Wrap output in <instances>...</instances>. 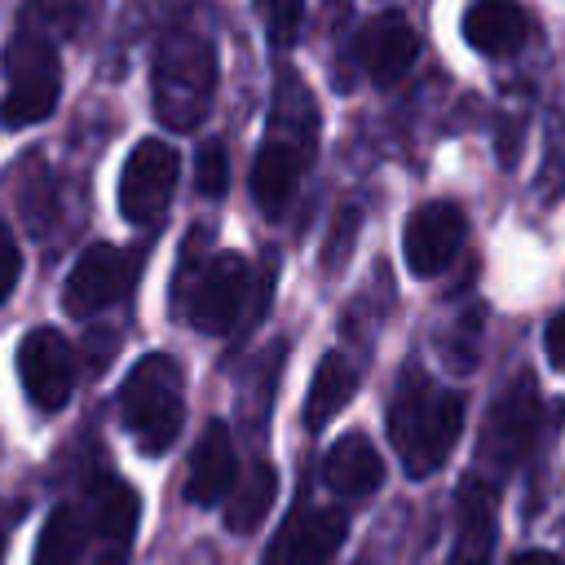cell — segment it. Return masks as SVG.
<instances>
[{
	"mask_svg": "<svg viewBox=\"0 0 565 565\" xmlns=\"http://www.w3.org/2000/svg\"><path fill=\"white\" fill-rule=\"evenodd\" d=\"M322 481H327L335 494H344V499H366V494H375L380 481H384V459H380V450L371 446V437L344 433V437L327 450V459H322Z\"/></svg>",
	"mask_w": 565,
	"mask_h": 565,
	"instance_id": "5bb4252c",
	"label": "cell"
},
{
	"mask_svg": "<svg viewBox=\"0 0 565 565\" xmlns=\"http://www.w3.org/2000/svg\"><path fill=\"white\" fill-rule=\"evenodd\" d=\"M93 18V0H26L18 9V35H35L44 44H62L79 35Z\"/></svg>",
	"mask_w": 565,
	"mask_h": 565,
	"instance_id": "44dd1931",
	"label": "cell"
},
{
	"mask_svg": "<svg viewBox=\"0 0 565 565\" xmlns=\"http://www.w3.org/2000/svg\"><path fill=\"white\" fill-rule=\"evenodd\" d=\"M4 530H9V508L0 503V547H4Z\"/></svg>",
	"mask_w": 565,
	"mask_h": 565,
	"instance_id": "f546056e",
	"label": "cell"
},
{
	"mask_svg": "<svg viewBox=\"0 0 565 565\" xmlns=\"http://www.w3.org/2000/svg\"><path fill=\"white\" fill-rule=\"evenodd\" d=\"M124 424L141 455H163L181 424H185V397H181V366L168 353H146L119 393Z\"/></svg>",
	"mask_w": 565,
	"mask_h": 565,
	"instance_id": "3957f363",
	"label": "cell"
},
{
	"mask_svg": "<svg viewBox=\"0 0 565 565\" xmlns=\"http://www.w3.org/2000/svg\"><path fill=\"white\" fill-rule=\"evenodd\" d=\"M84 539H88L84 512L71 508V503H57V508L44 516V530H40V539H35V565H79Z\"/></svg>",
	"mask_w": 565,
	"mask_h": 565,
	"instance_id": "7402d4cb",
	"label": "cell"
},
{
	"mask_svg": "<svg viewBox=\"0 0 565 565\" xmlns=\"http://www.w3.org/2000/svg\"><path fill=\"white\" fill-rule=\"evenodd\" d=\"M230 486H234V437L225 419H212L203 437L194 441L190 472H185V499L199 508H212L225 499Z\"/></svg>",
	"mask_w": 565,
	"mask_h": 565,
	"instance_id": "7c38bea8",
	"label": "cell"
},
{
	"mask_svg": "<svg viewBox=\"0 0 565 565\" xmlns=\"http://www.w3.org/2000/svg\"><path fill=\"white\" fill-rule=\"evenodd\" d=\"M62 93V66H35V71H18L9 75V88L0 97V124L4 128H31L40 119L53 115Z\"/></svg>",
	"mask_w": 565,
	"mask_h": 565,
	"instance_id": "2e32d148",
	"label": "cell"
},
{
	"mask_svg": "<svg viewBox=\"0 0 565 565\" xmlns=\"http://www.w3.org/2000/svg\"><path fill=\"white\" fill-rule=\"evenodd\" d=\"M194 185L203 199H221L230 190V154L221 141H203L194 154Z\"/></svg>",
	"mask_w": 565,
	"mask_h": 565,
	"instance_id": "cb8c5ba5",
	"label": "cell"
},
{
	"mask_svg": "<svg viewBox=\"0 0 565 565\" xmlns=\"http://www.w3.org/2000/svg\"><path fill=\"white\" fill-rule=\"evenodd\" d=\"M463 40L477 53H512L525 40V13L516 0H472L463 13Z\"/></svg>",
	"mask_w": 565,
	"mask_h": 565,
	"instance_id": "d6986e66",
	"label": "cell"
},
{
	"mask_svg": "<svg viewBox=\"0 0 565 565\" xmlns=\"http://www.w3.org/2000/svg\"><path fill=\"white\" fill-rule=\"evenodd\" d=\"M309 146L282 137V132H269V141L260 146L256 163H252V194L260 203L265 216H282L287 203L296 199V185H300V172L309 163Z\"/></svg>",
	"mask_w": 565,
	"mask_h": 565,
	"instance_id": "8fae6325",
	"label": "cell"
},
{
	"mask_svg": "<svg viewBox=\"0 0 565 565\" xmlns=\"http://www.w3.org/2000/svg\"><path fill=\"white\" fill-rule=\"evenodd\" d=\"M543 349H547V362L565 375V305L552 313V322H547V331H543Z\"/></svg>",
	"mask_w": 565,
	"mask_h": 565,
	"instance_id": "83f0119b",
	"label": "cell"
},
{
	"mask_svg": "<svg viewBox=\"0 0 565 565\" xmlns=\"http://www.w3.org/2000/svg\"><path fill=\"white\" fill-rule=\"evenodd\" d=\"M539 424H543L539 384H534V375L521 371V375L508 380V388L499 393V402L486 415V428H481V441H477L481 468H494V472L516 468L525 459V450L534 446Z\"/></svg>",
	"mask_w": 565,
	"mask_h": 565,
	"instance_id": "277c9868",
	"label": "cell"
},
{
	"mask_svg": "<svg viewBox=\"0 0 565 565\" xmlns=\"http://www.w3.org/2000/svg\"><path fill=\"white\" fill-rule=\"evenodd\" d=\"M132 256L115 243H88L75 260V269L66 274L62 287V309L71 318H93L102 309H110L128 287H132Z\"/></svg>",
	"mask_w": 565,
	"mask_h": 565,
	"instance_id": "8992f818",
	"label": "cell"
},
{
	"mask_svg": "<svg viewBox=\"0 0 565 565\" xmlns=\"http://www.w3.org/2000/svg\"><path fill=\"white\" fill-rule=\"evenodd\" d=\"M154 115L172 132H194L216 97V49L194 22L168 26V35L154 49Z\"/></svg>",
	"mask_w": 565,
	"mask_h": 565,
	"instance_id": "7a4b0ae2",
	"label": "cell"
},
{
	"mask_svg": "<svg viewBox=\"0 0 565 565\" xmlns=\"http://www.w3.org/2000/svg\"><path fill=\"white\" fill-rule=\"evenodd\" d=\"M463 234H468V216H463L459 203L437 199V203L415 207L411 221H406V234H402V252H406L411 274H419V278L441 274L459 256Z\"/></svg>",
	"mask_w": 565,
	"mask_h": 565,
	"instance_id": "ba28073f",
	"label": "cell"
},
{
	"mask_svg": "<svg viewBox=\"0 0 565 565\" xmlns=\"http://www.w3.org/2000/svg\"><path fill=\"white\" fill-rule=\"evenodd\" d=\"M260 18H265V31L278 49H287L300 31V18H305V0H256Z\"/></svg>",
	"mask_w": 565,
	"mask_h": 565,
	"instance_id": "484cf974",
	"label": "cell"
},
{
	"mask_svg": "<svg viewBox=\"0 0 565 565\" xmlns=\"http://www.w3.org/2000/svg\"><path fill=\"white\" fill-rule=\"evenodd\" d=\"M137 516H141V499L128 481L119 477H102L88 494V534H97L102 543H110L115 552L128 547L132 530H137Z\"/></svg>",
	"mask_w": 565,
	"mask_h": 565,
	"instance_id": "e0dca14e",
	"label": "cell"
},
{
	"mask_svg": "<svg viewBox=\"0 0 565 565\" xmlns=\"http://www.w3.org/2000/svg\"><path fill=\"white\" fill-rule=\"evenodd\" d=\"M18 207L26 212V225L40 234L44 221H49V212H53V181L44 177L40 163H26V177L18 181Z\"/></svg>",
	"mask_w": 565,
	"mask_h": 565,
	"instance_id": "603a6c76",
	"label": "cell"
},
{
	"mask_svg": "<svg viewBox=\"0 0 565 565\" xmlns=\"http://www.w3.org/2000/svg\"><path fill=\"white\" fill-rule=\"evenodd\" d=\"M463 428V397L455 388H441L419 366L402 371L397 393L388 402V437L411 477L437 472Z\"/></svg>",
	"mask_w": 565,
	"mask_h": 565,
	"instance_id": "6da1fadb",
	"label": "cell"
},
{
	"mask_svg": "<svg viewBox=\"0 0 565 565\" xmlns=\"http://www.w3.org/2000/svg\"><path fill=\"white\" fill-rule=\"evenodd\" d=\"M274 494H278V472L269 463H252L247 477L225 490V530L234 534L260 530V521L274 508Z\"/></svg>",
	"mask_w": 565,
	"mask_h": 565,
	"instance_id": "ffe728a7",
	"label": "cell"
},
{
	"mask_svg": "<svg viewBox=\"0 0 565 565\" xmlns=\"http://www.w3.org/2000/svg\"><path fill=\"white\" fill-rule=\"evenodd\" d=\"M18 375H22L26 402L35 411H49V415L62 411L75 388V353H71L66 335L53 327L26 331L18 344Z\"/></svg>",
	"mask_w": 565,
	"mask_h": 565,
	"instance_id": "52a82bcc",
	"label": "cell"
},
{
	"mask_svg": "<svg viewBox=\"0 0 565 565\" xmlns=\"http://www.w3.org/2000/svg\"><path fill=\"white\" fill-rule=\"evenodd\" d=\"M344 534H349V516L340 508L305 512V516H291V525L278 539L274 556L282 565H331V556L340 552Z\"/></svg>",
	"mask_w": 565,
	"mask_h": 565,
	"instance_id": "4fadbf2b",
	"label": "cell"
},
{
	"mask_svg": "<svg viewBox=\"0 0 565 565\" xmlns=\"http://www.w3.org/2000/svg\"><path fill=\"white\" fill-rule=\"evenodd\" d=\"M97 565H124V561H119V552H110V556H102Z\"/></svg>",
	"mask_w": 565,
	"mask_h": 565,
	"instance_id": "4dcf8cb0",
	"label": "cell"
},
{
	"mask_svg": "<svg viewBox=\"0 0 565 565\" xmlns=\"http://www.w3.org/2000/svg\"><path fill=\"white\" fill-rule=\"evenodd\" d=\"M177 177H181V159L168 141H159V137L137 141L132 154L124 159V172H119V212H124V221L154 225L172 203Z\"/></svg>",
	"mask_w": 565,
	"mask_h": 565,
	"instance_id": "5b68a950",
	"label": "cell"
},
{
	"mask_svg": "<svg viewBox=\"0 0 565 565\" xmlns=\"http://www.w3.org/2000/svg\"><path fill=\"white\" fill-rule=\"evenodd\" d=\"M18 274H22V252H18V238L9 234V225H0V305L13 296Z\"/></svg>",
	"mask_w": 565,
	"mask_h": 565,
	"instance_id": "4316f807",
	"label": "cell"
},
{
	"mask_svg": "<svg viewBox=\"0 0 565 565\" xmlns=\"http://www.w3.org/2000/svg\"><path fill=\"white\" fill-rule=\"evenodd\" d=\"M455 516H459V539H455L450 565H490V547H494V490L481 477L463 481Z\"/></svg>",
	"mask_w": 565,
	"mask_h": 565,
	"instance_id": "9a60e30c",
	"label": "cell"
},
{
	"mask_svg": "<svg viewBox=\"0 0 565 565\" xmlns=\"http://www.w3.org/2000/svg\"><path fill=\"white\" fill-rule=\"evenodd\" d=\"M358 57H362V66H366V75L375 79V84H397L411 66H415V57H419V35H415V26L402 18V13H375L366 26H362V35H358Z\"/></svg>",
	"mask_w": 565,
	"mask_h": 565,
	"instance_id": "30bf717a",
	"label": "cell"
},
{
	"mask_svg": "<svg viewBox=\"0 0 565 565\" xmlns=\"http://www.w3.org/2000/svg\"><path fill=\"white\" fill-rule=\"evenodd\" d=\"M247 282H252V269L243 256L225 252L216 260H207L190 287V300H185V313L190 322L203 331V335H221L238 322V309H243V296H247Z\"/></svg>",
	"mask_w": 565,
	"mask_h": 565,
	"instance_id": "9c48e42d",
	"label": "cell"
},
{
	"mask_svg": "<svg viewBox=\"0 0 565 565\" xmlns=\"http://www.w3.org/2000/svg\"><path fill=\"white\" fill-rule=\"evenodd\" d=\"M512 565H561V561H556V552H547V547H530V552H516Z\"/></svg>",
	"mask_w": 565,
	"mask_h": 565,
	"instance_id": "f1b7e54d",
	"label": "cell"
},
{
	"mask_svg": "<svg viewBox=\"0 0 565 565\" xmlns=\"http://www.w3.org/2000/svg\"><path fill=\"white\" fill-rule=\"evenodd\" d=\"M358 366L349 362V353H327L322 362H318V371H313V384H309V397H305V428H322V424H331L349 402H353V393H358Z\"/></svg>",
	"mask_w": 565,
	"mask_h": 565,
	"instance_id": "ac0fdd59",
	"label": "cell"
},
{
	"mask_svg": "<svg viewBox=\"0 0 565 565\" xmlns=\"http://www.w3.org/2000/svg\"><path fill=\"white\" fill-rule=\"evenodd\" d=\"M358 225H362L358 207L344 203V207L335 212V221H331L327 243H322V269H327V274H340V265H344V256H349V247H353V238H358Z\"/></svg>",
	"mask_w": 565,
	"mask_h": 565,
	"instance_id": "d4e9b609",
	"label": "cell"
}]
</instances>
